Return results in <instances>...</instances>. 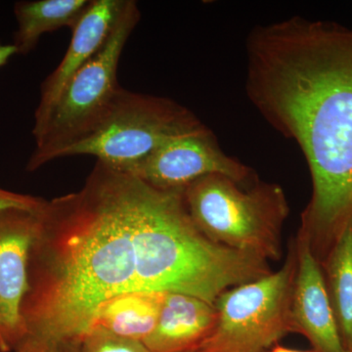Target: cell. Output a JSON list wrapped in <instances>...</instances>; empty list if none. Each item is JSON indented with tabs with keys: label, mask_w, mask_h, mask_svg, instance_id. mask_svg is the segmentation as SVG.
Segmentation results:
<instances>
[{
	"label": "cell",
	"mask_w": 352,
	"mask_h": 352,
	"mask_svg": "<svg viewBox=\"0 0 352 352\" xmlns=\"http://www.w3.org/2000/svg\"><path fill=\"white\" fill-rule=\"evenodd\" d=\"M184 190L156 189L97 162L80 191L46 201L30 251L20 344L82 340L97 307L122 294L193 295L201 241Z\"/></svg>",
	"instance_id": "6da1fadb"
},
{
	"label": "cell",
	"mask_w": 352,
	"mask_h": 352,
	"mask_svg": "<svg viewBox=\"0 0 352 352\" xmlns=\"http://www.w3.org/2000/svg\"><path fill=\"white\" fill-rule=\"evenodd\" d=\"M247 55L250 100L307 159L298 232L321 264L352 220V31L294 17L256 28Z\"/></svg>",
	"instance_id": "7a4b0ae2"
},
{
	"label": "cell",
	"mask_w": 352,
	"mask_h": 352,
	"mask_svg": "<svg viewBox=\"0 0 352 352\" xmlns=\"http://www.w3.org/2000/svg\"><path fill=\"white\" fill-rule=\"evenodd\" d=\"M184 200L194 223L208 239L268 263L283 256L282 232L289 207L280 185L258 180L245 188L214 173L187 186Z\"/></svg>",
	"instance_id": "3957f363"
},
{
	"label": "cell",
	"mask_w": 352,
	"mask_h": 352,
	"mask_svg": "<svg viewBox=\"0 0 352 352\" xmlns=\"http://www.w3.org/2000/svg\"><path fill=\"white\" fill-rule=\"evenodd\" d=\"M140 21L133 0H126L107 41L72 78L43 129L34 134L27 170L34 171L69 146L87 138L106 117L120 90L118 68L127 39Z\"/></svg>",
	"instance_id": "277c9868"
},
{
	"label": "cell",
	"mask_w": 352,
	"mask_h": 352,
	"mask_svg": "<svg viewBox=\"0 0 352 352\" xmlns=\"http://www.w3.org/2000/svg\"><path fill=\"white\" fill-rule=\"evenodd\" d=\"M203 126L195 113L171 99L122 88L96 129L57 159L94 156L98 163L127 173L166 141Z\"/></svg>",
	"instance_id": "5b68a950"
},
{
	"label": "cell",
	"mask_w": 352,
	"mask_h": 352,
	"mask_svg": "<svg viewBox=\"0 0 352 352\" xmlns=\"http://www.w3.org/2000/svg\"><path fill=\"white\" fill-rule=\"evenodd\" d=\"M295 238L276 272L234 287L215 302L217 319L195 352H270L279 340L295 333L292 298L296 273Z\"/></svg>",
	"instance_id": "8992f818"
},
{
	"label": "cell",
	"mask_w": 352,
	"mask_h": 352,
	"mask_svg": "<svg viewBox=\"0 0 352 352\" xmlns=\"http://www.w3.org/2000/svg\"><path fill=\"white\" fill-rule=\"evenodd\" d=\"M127 173L160 190H184L214 173L228 176L245 188L258 180L251 168L226 154L205 124L166 141Z\"/></svg>",
	"instance_id": "52a82bcc"
},
{
	"label": "cell",
	"mask_w": 352,
	"mask_h": 352,
	"mask_svg": "<svg viewBox=\"0 0 352 352\" xmlns=\"http://www.w3.org/2000/svg\"><path fill=\"white\" fill-rule=\"evenodd\" d=\"M39 212L0 210V329L4 352L15 351L25 337L21 307L28 289L30 251L38 232Z\"/></svg>",
	"instance_id": "ba28073f"
},
{
	"label": "cell",
	"mask_w": 352,
	"mask_h": 352,
	"mask_svg": "<svg viewBox=\"0 0 352 352\" xmlns=\"http://www.w3.org/2000/svg\"><path fill=\"white\" fill-rule=\"evenodd\" d=\"M295 241L298 265L292 298L295 333L305 336L315 352H349L340 338L320 263L305 236L298 232Z\"/></svg>",
	"instance_id": "9c48e42d"
},
{
	"label": "cell",
	"mask_w": 352,
	"mask_h": 352,
	"mask_svg": "<svg viewBox=\"0 0 352 352\" xmlns=\"http://www.w3.org/2000/svg\"><path fill=\"white\" fill-rule=\"evenodd\" d=\"M124 4L126 0H90L82 19L72 31L71 43L61 63L41 85L32 135L43 129L72 78L103 47Z\"/></svg>",
	"instance_id": "30bf717a"
},
{
	"label": "cell",
	"mask_w": 352,
	"mask_h": 352,
	"mask_svg": "<svg viewBox=\"0 0 352 352\" xmlns=\"http://www.w3.org/2000/svg\"><path fill=\"white\" fill-rule=\"evenodd\" d=\"M217 319L215 305L185 294H166L156 327L143 344L150 352H195Z\"/></svg>",
	"instance_id": "8fae6325"
},
{
	"label": "cell",
	"mask_w": 352,
	"mask_h": 352,
	"mask_svg": "<svg viewBox=\"0 0 352 352\" xmlns=\"http://www.w3.org/2000/svg\"><path fill=\"white\" fill-rule=\"evenodd\" d=\"M166 296L159 292H131L113 296L97 307L89 329L102 328L143 342L156 327Z\"/></svg>",
	"instance_id": "7c38bea8"
},
{
	"label": "cell",
	"mask_w": 352,
	"mask_h": 352,
	"mask_svg": "<svg viewBox=\"0 0 352 352\" xmlns=\"http://www.w3.org/2000/svg\"><path fill=\"white\" fill-rule=\"evenodd\" d=\"M90 0H34L14 6L17 31L13 45L17 54L32 52L46 32L69 28L73 31L82 19Z\"/></svg>",
	"instance_id": "4fadbf2b"
},
{
	"label": "cell",
	"mask_w": 352,
	"mask_h": 352,
	"mask_svg": "<svg viewBox=\"0 0 352 352\" xmlns=\"http://www.w3.org/2000/svg\"><path fill=\"white\" fill-rule=\"evenodd\" d=\"M320 265L342 344L352 352V220Z\"/></svg>",
	"instance_id": "5bb4252c"
},
{
	"label": "cell",
	"mask_w": 352,
	"mask_h": 352,
	"mask_svg": "<svg viewBox=\"0 0 352 352\" xmlns=\"http://www.w3.org/2000/svg\"><path fill=\"white\" fill-rule=\"evenodd\" d=\"M82 352H150L142 342L94 327L82 339Z\"/></svg>",
	"instance_id": "9a60e30c"
},
{
	"label": "cell",
	"mask_w": 352,
	"mask_h": 352,
	"mask_svg": "<svg viewBox=\"0 0 352 352\" xmlns=\"http://www.w3.org/2000/svg\"><path fill=\"white\" fill-rule=\"evenodd\" d=\"M46 201L47 200L38 197L16 193L0 188V210L16 208L30 212H39L45 205Z\"/></svg>",
	"instance_id": "2e32d148"
},
{
	"label": "cell",
	"mask_w": 352,
	"mask_h": 352,
	"mask_svg": "<svg viewBox=\"0 0 352 352\" xmlns=\"http://www.w3.org/2000/svg\"><path fill=\"white\" fill-rule=\"evenodd\" d=\"M13 352H82V340L24 342Z\"/></svg>",
	"instance_id": "e0dca14e"
},
{
	"label": "cell",
	"mask_w": 352,
	"mask_h": 352,
	"mask_svg": "<svg viewBox=\"0 0 352 352\" xmlns=\"http://www.w3.org/2000/svg\"><path fill=\"white\" fill-rule=\"evenodd\" d=\"M16 54H17V50L12 43H0V68L8 63L9 60Z\"/></svg>",
	"instance_id": "ac0fdd59"
},
{
	"label": "cell",
	"mask_w": 352,
	"mask_h": 352,
	"mask_svg": "<svg viewBox=\"0 0 352 352\" xmlns=\"http://www.w3.org/2000/svg\"><path fill=\"white\" fill-rule=\"evenodd\" d=\"M270 352H315L314 351H298V349H289V347L276 344Z\"/></svg>",
	"instance_id": "d6986e66"
},
{
	"label": "cell",
	"mask_w": 352,
	"mask_h": 352,
	"mask_svg": "<svg viewBox=\"0 0 352 352\" xmlns=\"http://www.w3.org/2000/svg\"><path fill=\"white\" fill-rule=\"evenodd\" d=\"M0 351H1V352H4L3 340H2L1 329H0Z\"/></svg>",
	"instance_id": "ffe728a7"
},
{
	"label": "cell",
	"mask_w": 352,
	"mask_h": 352,
	"mask_svg": "<svg viewBox=\"0 0 352 352\" xmlns=\"http://www.w3.org/2000/svg\"><path fill=\"white\" fill-rule=\"evenodd\" d=\"M0 352H1V351H0Z\"/></svg>",
	"instance_id": "44dd1931"
}]
</instances>
